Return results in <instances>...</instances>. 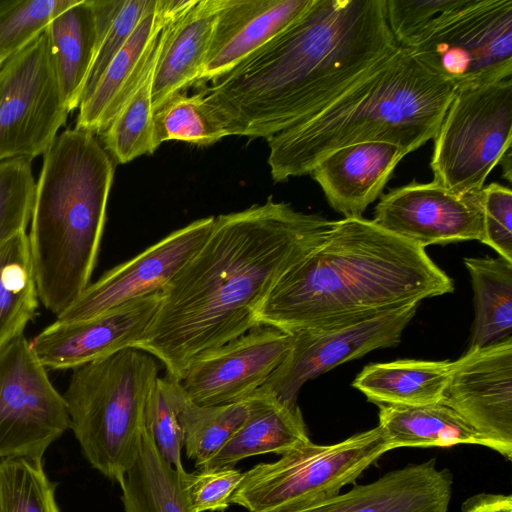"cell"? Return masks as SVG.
I'll return each instance as SVG.
<instances>
[{
  "label": "cell",
  "mask_w": 512,
  "mask_h": 512,
  "mask_svg": "<svg viewBox=\"0 0 512 512\" xmlns=\"http://www.w3.org/2000/svg\"><path fill=\"white\" fill-rule=\"evenodd\" d=\"M334 224L272 197L215 216L203 245L163 289L134 348L180 381L194 359L258 325L257 312L276 282L321 245Z\"/></svg>",
  "instance_id": "6da1fadb"
},
{
  "label": "cell",
  "mask_w": 512,
  "mask_h": 512,
  "mask_svg": "<svg viewBox=\"0 0 512 512\" xmlns=\"http://www.w3.org/2000/svg\"><path fill=\"white\" fill-rule=\"evenodd\" d=\"M399 47L385 0H314L200 91L227 136L267 140L320 112Z\"/></svg>",
  "instance_id": "7a4b0ae2"
},
{
  "label": "cell",
  "mask_w": 512,
  "mask_h": 512,
  "mask_svg": "<svg viewBox=\"0 0 512 512\" xmlns=\"http://www.w3.org/2000/svg\"><path fill=\"white\" fill-rule=\"evenodd\" d=\"M453 289L424 248L372 220L343 218L276 282L256 319L293 334L377 316Z\"/></svg>",
  "instance_id": "3957f363"
},
{
  "label": "cell",
  "mask_w": 512,
  "mask_h": 512,
  "mask_svg": "<svg viewBox=\"0 0 512 512\" xmlns=\"http://www.w3.org/2000/svg\"><path fill=\"white\" fill-rule=\"evenodd\" d=\"M455 86L399 47L311 118L267 139L275 182L310 174L354 143L395 144L407 154L436 135Z\"/></svg>",
  "instance_id": "277c9868"
},
{
  "label": "cell",
  "mask_w": 512,
  "mask_h": 512,
  "mask_svg": "<svg viewBox=\"0 0 512 512\" xmlns=\"http://www.w3.org/2000/svg\"><path fill=\"white\" fill-rule=\"evenodd\" d=\"M114 171L95 134L76 127L44 154L28 239L39 301L56 316L90 284Z\"/></svg>",
  "instance_id": "5b68a950"
},
{
  "label": "cell",
  "mask_w": 512,
  "mask_h": 512,
  "mask_svg": "<svg viewBox=\"0 0 512 512\" xmlns=\"http://www.w3.org/2000/svg\"><path fill=\"white\" fill-rule=\"evenodd\" d=\"M151 354L134 347L72 370L63 394L70 427L90 465L117 483L136 461L159 376Z\"/></svg>",
  "instance_id": "8992f818"
},
{
  "label": "cell",
  "mask_w": 512,
  "mask_h": 512,
  "mask_svg": "<svg viewBox=\"0 0 512 512\" xmlns=\"http://www.w3.org/2000/svg\"><path fill=\"white\" fill-rule=\"evenodd\" d=\"M389 450L379 425L332 445L309 441L243 472L230 504L248 512H281L325 500L354 483Z\"/></svg>",
  "instance_id": "52a82bcc"
},
{
  "label": "cell",
  "mask_w": 512,
  "mask_h": 512,
  "mask_svg": "<svg viewBox=\"0 0 512 512\" xmlns=\"http://www.w3.org/2000/svg\"><path fill=\"white\" fill-rule=\"evenodd\" d=\"M400 47L455 88L512 78V0H458Z\"/></svg>",
  "instance_id": "ba28073f"
},
{
  "label": "cell",
  "mask_w": 512,
  "mask_h": 512,
  "mask_svg": "<svg viewBox=\"0 0 512 512\" xmlns=\"http://www.w3.org/2000/svg\"><path fill=\"white\" fill-rule=\"evenodd\" d=\"M433 139V181L456 194L479 193L511 149L512 78L457 88Z\"/></svg>",
  "instance_id": "9c48e42d"
},
{
  "label": "cell",
  "mask_w": 512,
  "mask_h": 512,
  "mask_svg": "<svg viewBox=\"0 0 512 512\" xmlns=\"http://www.w3.org/2000/svg\"><path fill=\"white\" fill-rule=\"evenodd\" d=\"M69 113L44 30L0 68V162L44 155Z\"/></svg>",
  "instance_id": "30bf717a"
},
{
  "label": "cell",
  "mask_w": 512,
  "mask_h": 512,
  "mask_svg": "<svg viewBox=\"0 0 512 512\" xmlns=\"http://www.w3.org/2000/svg\"><path fill=\"white\" fill-rule=\"evenodd\" d=\"M47 371L24 333L0 349V459H42L70 427L63 395Z\"/></svg>",
  "instance_id": "8fae6325"
},
{
  "label": "cell",
  "mask_w": 512,
  "mask_h": 512,
  "mask_svg": "<svg viewBox=\"0 0 512 512\" xmlns=\"http://www.w3.org/2000/svg\"><path fill=\"white\" fill-rule=\"evenodd\" d=\"M420 303L340 325L293 333L284 359L262 388L285 402L297 403L301 387L340 364L398 345Z\"/></svg>",
  "instance_id": "7c38bea8"
},
{
  "label": "cell",
  "mask_w": 512,
  "mask_h": 512,
  "mask_svg": "<svg viewBox=\"0 0 512 512\" xmlns=\"http://www.w3.org/2000/svg\"><path fill=\"white\" fill-rule=\"evenodd\" d=\"M214 217L194 220L130 260L106 271L57 315L56 320H90L130 301L163 291L203 245L211 231Z\"/></svg>",
  "instance_id": "4fadbf2b"
},
{
  "label": "cell",
  "mask_w": 512,
  "mask_h": 512,
  "mask_svg": "<svg viewBox=\"0 0 512 512\" xmlns=\"http://www.w3.org/2000/svg\"><path fill=\"white\" fill-rule=\"evenodd\" d=\"M442 402L491 448L512 458V337L452 362Z\"/></svg>",
  "instance_id": "5bb4252c"
},
{
  "label": "cell",
  "mask_w": 512,
  "mask_h": 512,
  "mask_svg": "<svg viewBox=\"0 0 512 512\" xmlns=\"http://www.w3.org/2000/svg\"><path fill=\"white\" fill-rule=\"evenodd\" d=\"M293 335L258 324L250 331L194 359L180 380L199 405L242 401L262 387L291 348Z\"/></svg>",
  "instance_id": "9a60e30c"
},
{
  "label": "cell",
  "mask_w": 512,
  "mask_h": 512,
  "mask_svg": "<svg viewBox=\"0 0 512 512\" xmlns=\"http://www.w3.org/2000/svg\"><path fill=\"white\" fill-rule=\"evenodd\" d=\"M372 221L426 248L483 238L479 193L456 194L440 184L411 182L381 196Z\"/></svg>",
  "instance_id": "2e32d148"
},
{
  "label": "cell",
  "mask_w": 512,
  "mask_h": 512,
  "mask_svg": "<svg viewBox=\"0 0 512 512\" xmlns=\"http://www.w3.org/2000/svg\"><path fill=\"white\" fill-rule=\"evenodd\" d=\"M162 291L130 301L99 317L80 321L56 320L30 341L47 370L75 369L135 345L156 315Z\"/></svg>",
  "instance_id": "e0dca14e"
},
{
  "label": "cell",
  "mask_w": 512,
  "mask_h": 512,
  "mask_svg": "<svg viewBox=\"0 0 512 512\" xmlns=\"http://www.w3.org/2000/svg\"><path fill=\"white\" fill-rule=\"evenodd\" d=\"M314 0H222L198 77L205 86L246 59L304 14Z\"/></svg>",
  "instance_id": "ac0fdd59"
},
{
  "label": "cell",
  "mask_w": 512,
  "mask_h": 512,
  "mask_svg": "<svg viewBox=\"0 0 512 512\" xmlns=\"http://www.w3.org/2000/svg\"><path fill=\"white\" fill-rule=\"evenodd\" d=\"M452 483L451 472L438 469L430 459L355 485L344 494L281 512H447Z\"/></svg>",
  "instance_id": "d6986e66"
},
{
  "label": "cell",
  "mask_w": 512,
  "mask_h": 512,
  "mask_svg": "<svg viewBox=\"0 0 512 512\" xmlns=\"http://www.w3.org/2000/svg\"><path fill=\"white\" fill-rule=\"evenodd\" d=\"M188 0H157L79 105L76 128L101 135L149 66L165 24Z\"/></svg>",
  "instance_id": "ffe728a7"
},
{
  "label": "cell",
  "mask_w": 512,
  "mask_h": 512,
  "mask_svg": "<svg viewBox=\"0 0 512 512\" xmlns=\"http://www.w3.org/2000/svg\"><path fill=\"white\" fill-rule=\"evenodd\" d=\"M406 155L404 149L387 142L354 143L325 156L310 175L331 208L344 218L362 217Z\"/></svg>",
  "instance_id": "44dd1931"
},
{
  "label": "cell",
  "mask_w": 512,
  "mask_h": 512,
  "mask_svg": "<svg viewBox=\"0 0 512 512\" xmlns=\"http://www.w3.org/2000/svg\"><path fill=\"white\" fill-rule=\"evenodd\" d=\"M221 4L222 0H188L163 27L152 78L154 112L196 85Z\"/></svg>",
  "instance_id": "7402d4cb"
},
{
  "label": "cell",
  "mask_w": 512,
  "mask_h": 512,
  "mask_svg": "<svg viewBox=\"0 0 512 512\" xmlns=\"http://www.w3.org/2000/svg\"><path fill=\"white\" fill-rule=\"evenodd\" d=\"M246 402L244 421L200 469L235 467L245 458L266 453L282 455L311 441L297 403L285 402L262 387Z\"/></svg>",
  "instance_id": "603a6c76"
},
{
  "label": "cell",
  "mask_w": 512,
  "mask_h": 512,
  "mask_svg": "<svg viewBox=\"0 0 512 512\" xmlns=\"http://www.w3.org/2000/svg\"><path fill=\"white\" fill-rule=\"evenodd\" d=\"M58 83L68 110L79 107L98 42L92 0H76L45 29Z\"/></svg>",
  "instance_id": "cb8c5ba5"
},
{
  "label": "cell",
  "mask_w": 512,
  "mask_h": 512,
  "mask_svg": "<svg viewBox=\"0 0 512 512\" xmlns=\"http://www.w3.org/2000/svg\"><path fill=\"white\" fill-rule=\"evenodd\" d=\"M451 361L405 359L365 366L353 386L377 405H423L442 400Z\"/></svg>",
  "instance_id": "d4e9b609"
},
{
  "label": "cell",
  "mask_w": 512,
  "mask_h": 512,
  "mask_svg": "<svg viewBox=\"0 0 512 512\" xmlns=\"http://www.w3.org/2000/svg\"><path fill=\"white\" fill-rule=\"evenodd\" d=\"M379 426L390 450L400 447L486 446L483 438L442 401L423 405H378Z\"/></svg>",
  "instance_id": "484cf974"
},
{
  "label": "cell",
  "mask_w": 512,
  "mask_h": 512,
  "mask_svg": "<svg viewBox=\"0 0 512 512\" xmlns=\"http://www.w3.org/2000/svg\"><path fill=\"white\" fill-rule=\"evenodd\" d=\"M474 291L475 320L469 349L512 337V263L498 257H466Z\"/></svg>",
  "instance_id": "4316f807"
},
{
  "label": "cell",
  "mask_w": 512,
  "mask_h": 512,
  "mask_svg": "<svg viewBox=\"0 0 512 512\" xmlns=\"http://www.w3.org/2000/svg\"><path fill=\"white\" fill-rule=\"evenodd\" d=\"M183 474L161 456L146 428L138 457L119 482L124 512H191Z\"/></svg>",
  "instance_id": "83f0119b"
},
{
  "label": "cell",
  "mask_w": 512,
  "mask_h": 512,
  "mask_svg": "<svg viewBox=\"0 0 512 512\" xmlns=\"http://www.w3.org/2000/svg\"><path fill=\"white\" fill-rule=\"evenodd\" d=\"M39 297L26 230L0 247V349L36 316Z\"/></svg>",
  "instance_id": "f1b7e54d"
},
{
  "label": "cell",
  "mask_w": 512,
  "mask_h": 512,
  "mask_svg": "<svg viewBox=\"0 0 512 512\" xmlns=\"http://www.w3.org/2000/svg\"><path fill=\"white\" fill-rule=\"evenodd\" d=\"M162 31L155 54L142 78L101 134L104 148L119 164L128 163L158 148L154 138L152 78L161 46Z\"/></svg>",
  "instance_id": "f546056e"
},
{
  "label": "cell",
  "mask_w": 512,
  "mask_h": 512,
  "mask_svg": "<svg viewBox=\"0 0 512 512\" xmlns=\"http://www.w3.org/2000/svg\"><path fill=\"white\" fill-rule=\"evenodd\" d=\"M246 399L224 405H199L189 398L183 405L179 421L183 432V447L189 459L200 469L227 443L244 421Z\"/></svg>",
  "instance_id": "4dcf8cb0"
},
{
  "label": "cell",
  "mask_w": 512,
  "mask_h": 512,
  "mask_svg": "<svg viewBox=\"0 0 512 512\" xmlns=\"http://www.w3.org/2000/svg\"><path fill=\"white\" fill-rule=\"evenodd\" d=\"M227 134L213 116L201 91L172 96L154 112V138L157 147L170 140L193 145H212Z\"/></svg>",
  "instance_id": "1f68e13d"
},
{
  "label": "cell",
  "mask_w": 512,
  "mask_h": 512,
  "mask_svg": "<svg viewBox=\"0 0 512 512\" xmlns=\"http://www.w3.org/2000/svg\"><path fill=\"white\" fill-rule=\"evenodd\" d=\"M92 1L97 20L98 42L82 100L92 92L139 22L157 3V0Z\"/></svg>",
  "instance_id": "d6a6232c"
},
{
  "label": "cell",
  "mask_w": 512,
  "mask_h": 512,
  "mask_svg": "<svg viewBox=\"0 0 512 512\" xmlns=\"http://www.w3.org/2000/svg\"><path fill=\"white\" fill-rule=\"evenodd\" d=\"M0 512H60L42 459H0Z\"/></svg>",
  "instance_id": "836d02e7"
},
{
  "label": "cell",
  "mask_w": 512,
  "mask_h": 512,
  "mask_svg": "<svg viewBox=\"0 0 512 512\" xmlns=\"http://www.w3.org/2000/svg\"><path fill=\"white\" fill-rule=\"evenodd\" d=\"M188 400L178 379L169 375L159 377L151 397L146 428L161 456L178 472L185 473L182 464L183 432L180 411Z\"/></svg>",
  "instance_id": "e575fe53"
},
{
  "label": "cell",
  "mask_w": 512,
  "mask_h": 512,
  "mask_svg": "<svg viewBox=\"0 0 512 512\" xmlns=\"http://www.w3.org/2000/svg\"><path fill=\"white\" fill-rule=\"evenodd\" d=\"M76 0H0V63L19 52Z\"/></svg>",
  "instance_id": "d590c367"
},
{
  "label": "cell",
  "mask_w": 512,
  "mask_h": 512,
  "mask_svg": "<svg viewBox=\"0 0 512 512\" xmlns=\"http://www.w3.org/2000/svg\"><path fill=\"white\" fill-rule=\"evenodd\" d=\"M35 185L30 159L0 162V247L26 230L31 219Z\"/></svg>",
  "instance_id": "8d00e7d4"
},
{
  "label": "cell",
  "mask_w": 512,
  "mask_h": 512,
  "mask_svg": "<svg viewBox=\"0 0 512 512\" xmlns=\"http://www.w3.org/2000/svg\"><path fill=\"white\" fill-rule=\"evenodd\" d=\"M182 475L183 489L191 512H223L240 483L243 472L235 467L198 469Z\"/></svg>",
  "instance_id": "74e56055"
},
{
  "label": "cell",
  "mask_w": 512,
  "mask_h": 512,
  "mask_svg": "<svg viewBox=\"0 0 512 512\" xmlns=\"http://www.w3.org/2000/svg\"><path fill=\"white\" fill-rule=\"evenodd\" d=\"M483 238L499 257L512 263V191L499 183L481 190Z\"/></svg>",
  "instance_id": "f35d334b"
},
{
  "label": "cell",
  "mask_w": 512,
  "mask_h": 512,
  "mask_svg": "<svg viewBox=\"0 0 512 512\" xmlns=\"http://www.w3.org/2000/svg\"><path fill=\"white\" fill-rule=\"evenodd\" d=\"M458 0H385L388 26L399 46L422 31Z\"/></svg>",
  "instance_id": "ab89813d"
},
{
  "label": "cell",
  "mask_w": 512,
  "mask_h": 512,
  "mask_svg": "<svg viewBox=\"0 0 512 512\" xmlns=\"http://www.w3.org/2000/svg\"><path fill=\"white\" fill-rule=\"evenodd\" d=\"M462 512H512V497L501 494H478L463 503Z\"/></svg>",
  "instance_id": "60d3db41"
},
{
  "label": "cell",
  "mask_w": 512,
  "mask_h": 512,
  "mask_svg": "<svg viewBox=\"0 0 512 512\" xmlns=\"http://www.w3.org/2000/svg\"><path fill=\"white\" fill-rule=\"evenodd\" d=\"M503 166V177L506 178L509 182L511 181V149L508 150L501 158L500 163Z\"/></svg>",
  "instance_id": "b9f144b4"
},
{
  "label": "cell",
  "mask_w": 512,
  "mask_h": 512,
  "mask_svg": "<svg viewBox=\"0 0 512 512\" xmlns=\"http://www.w3.org/2000/svg\"><path fill=\"white\" fill-rule=\"evenodd\" d=\"M2 64L0 63V68H1Z\"/></svg>",
  "instance_id": "7bdbcfd3"
}]
</instances>
